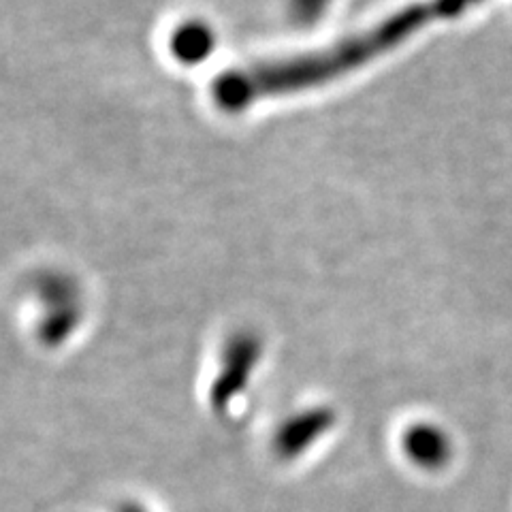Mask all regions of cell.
I'll list each match as a JSON object with an SVG mask.
<instances>
[{
	"mask_svg": "<svg viewBox=\"0 0 512 512\" xmlns=\"http://www.w3.org/2000/svg\"><path fill=\"white\" fill-rule=\"evenodd\" d=\"M210 52V35L203 28H188L175 39V54L184 60H199Z\"/></svg>",
	"mask_w": 512,
	"mask_h": 512,
	"instance_id": "2",
	"label": "cell"
},
{
	"mask_svg": "<svg viewBox=\"0 0 512 512\" xmlns=\"http://www.w3.org/2000/svg\"><path fill=\"white\" fill-rule=\"evenodd\" d=\"M470 3L472 0H425V3L410 5L387 15L376 26L359 32V35L325 47L320 52L261 62L224 73L214 82L212 96L224 111H244L254 103L271 99V96L295 94L329 84L333 79L357 71L387 50H393L429 22L440 20L444 15H455Z\"/></svg>",
	"mask_w": 512,
	"mask_h": 512,
	"instance_id": "1",
	"label": "cell"
}]
</instances>
